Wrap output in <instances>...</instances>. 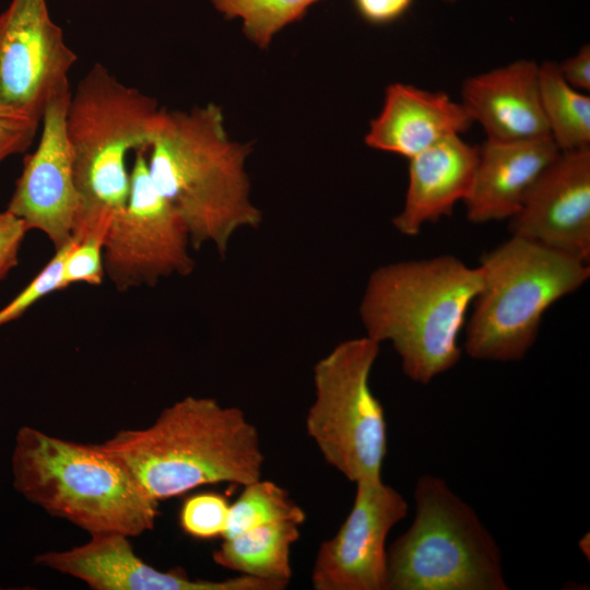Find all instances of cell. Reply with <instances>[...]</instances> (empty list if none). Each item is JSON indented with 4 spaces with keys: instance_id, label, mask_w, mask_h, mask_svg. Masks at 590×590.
I'll use <instances>...</instances> for the list:
<instances>
[{
    "instance_id": "cell-25",
    "label": "cell",
    "mask_w": 590,
    "mask_h": 590,
    "mask_svg": "<svg viewBox=\"0 0 590 590\" xmlns=\"http://www.w3.org/2000/svg\"><path fill=\"white\" fill-rule=\"evenodd\" d=\"M70 241L55 249V255L49 262L12 300L0 309V328L22 317L45 296L62 290V266Z\"/></svg>"
},
{
    "instance_id": "cell-11",
    "label": "cell",
    "mask_w": 590,
    "mask_h": 590,
    "mask_svg": "<svg viewBox=\"0 0 590 590\" xmlns=\"http://www.w3.org/2000/svg\"><path fill=\"white\" fill-rule=\"evenodd\" d=\"M355 486L347 517L318 548L311 571L315 590H387V538L405 518L408 503L381 477Z\"/></svg>"
},
{
    "instance_id": "cell-10",
    "label": "cell",
    "mask_w": 590,
    "mask_h": 590,
    "mask_svg": "<svg viewBox=\"0 0 590 590\" xmlns=\"http://www.w3.org/2000/svg\"><path fill=\"white\" fill-rule=\"evenodd\" d=\"M76 59L46 0H11L0 14V113L39 125Z\"/></svg>"
},
{
    "instance_id": "cell-7",
    "label": "cell",
    "mask_w": 590,
    "mask_h": 590,
    "mask_svg": "<svg viewBox=\"0 0 590 590\" xmlns=\"http://www.w3.org/2000/svg\"><path fill=\"white\" fill-rule=\"evenodd\" d=\"M412 524L387 550V590H507L502 551L448 483L424 474Z\"/></svg>"
},
{
    "instance_id": "cell-14",
    "label": "cell",
    "mask_w": 590,
    "mask_h": 590,
    "mask_svg": "<svg viewBox=\"0 0 590 590\" xmlns=\"http://www.w3.org/2000/svg\"><path fill=\"white\" fill-rule=\"evenodd\" d=\"M120 533L91 535L85 544L39 554L36 564L69 575L94 590H283L285 585L240 575L225 580L192 579L184 570L161 571L133 551Z\"/></svg>"
},
{
    "instance_id": "cell-21",
    "label": "cell",
    "mask_w": 590,
    "mask_h": 590,
    "mask_svg": "<svg viewBox=\"0 0 590 590\" xmlns=\"http://www.w3.org/2000/svg\"><path fill=\"white\" fill-rule=\"evenodd\" d=\"M244 489L229 506L223 539L232 538L258 526L276 521H296L303 524L306 514L288 495L272 481L256 480Z\"/></svg>"
},
{
    "instance_id": "cell-28",
    "label": "cell",
    "mask_w": 590,
    "mask_h": 590,
    "mask_svg": "<svg viewBox=\"0 0 590 590\" xmlns=\"http://www.w3.org/2000/svg\"><path fill=\"white\" fill-rule=\"evenodd\" d=\"M358 14L368 23L385 25L399 20L413 0H353Z\"/></svg>"
},
{
    "instance_id": "cell-2",
    "label": "cell",
    "mask_w": 590,
    "mask_h": 590,
    "mask_svg": "<svg viewBox=\"0 0 590 590\" xmlns=\"http://www.w3.org/2000/svg\"><path fill=\"white\" fill-rule=\"evenodd\" d=\"M97 446L157 503L206 484L244 486L261 479L264 464L245 412L202 397H185L152 425L120 429Z\"/></svg>"
},
{
    "instance_id": "cell-29",
    "label": "cell",
    "mask_w": 590,
    "mask_h": 590,
    "mask_svg": "<svg viewBox=\"0 0 590 590\" xmlns=\"http://www.w3.org/2000/svg\"><path fill=\"white\" fill-rule=\"evenodd\" d=\"M558 66L563 79L574 88L590 92V46L583 45Z\"/></svg>"
},
{
    "instance_id": "cell-30",
    "label": "cell",
    "mask_w": 590,
    "mask_h": 590,
    "mask_svg": "<svg viewBox=\"0 0 590 590\" xmlns=\"http://www.w3.org/2000/svg\"><path fill=\"white\" fill-rule=\"evenodd\" d=\"M444 1H447V2H456L457 0H444Z\"/></svg>"
},
{
    "instance_id": "cell-26",
    "label": "cell",
    "mask_w": 590,
    "mask_h": 590,
    "mask_svg": "<svg viewBox=\"0 0 590 590\" xmlns=\"http://www.w3.org/2000/svg\"><path fill=\"white\" fill-rule=\"evenodd\" d=\"M28 227L7 209L0 211V281L19 263V253Z\"/></svg>"
},
{
    "instance_id": "cell-13",
    "label": "cell",
    "mask_w": 590,
    "mask_h": 590,
    "mask_svg": "<svg viewBox=\"0 0 590 590\" xmlns=\"http://www.w3.org/2000/svg\"><path fill=\"white\" fill-rule=\"evenodd\" d=\"M512 236L590 261V146L560 151L510 219Z\"/></svg>"
},
{
    "instance_id": "cell-20",
    "label": "cell",
    "mask_w": 590,
    "mask_h": 590,
    "mask_svg": "<svg viewBox=\"0 0 590 590\" xmlns=\"http://www.w3.org/2000/svg\"><path fill=\"white\" fill-rule=\"evenodd\" d=\"M539 87L550 137L559 151L590 146V97L571 87L557 63L539 64Z\"/></svg>"
},
{
    "instance_id": "cell-6",
    "label": "cell",
    "mask_w": 590,
    "mask_h": 590,
    "mask_svg": "<svg viewBox=\"0 0 590 590\" xmlns=\"http://www.w3.org/2000/svg\"><path fill=\"white\" fill-rule=\"evenodd\" d=\"M479 267L483 283L465 321L464 351L488 362L522 359L546 310L590 276L589 262L512 235Z\"/></svg>"
},
{
    "instance_id": "cell-3",
    "label": "cell",
    "mask_w": 590,
    "mask_h": 590,
    "mask_svg": "<svg viewBox=\"0 0 590 590\" xmlns=\"http://www.w3.org/2000/svg\"><path fill=\"white\" fill-rule=\"evenodd\" d=\"M482 283L480 267L451 255L381 266L359 304L366 335L389 342L404 375L427 385L459 362V335Z\"/></svg>"
},
{
    "instance_id": "cell-22",
    "label": "cell",
    "mask_w": 590,
    "mask_h": 590,
    "mask_svg": "<svg viewBox=\"0 0 590 590\" xmlns=\"http://www.w3.org/2000/svg\"><path fill=\"white\" fill-rule=\"evenodd\" d=\"M226 19L240 17L249 40L264 49L286 25L304 17L320 0H210Z\"/></svg>"
},
{
    "instance_id": "cell-12",
    "label": "cell",
    "mask_w": 590,
    "mask_h": 590,
    "mask_svg": "<svg viewBox=\"0 0 590 590\" xmlns=\"http://www.w3.org/2000/svg\"><path fill=\"white\" fill-rule=\"evenodd\" d=\"M70 96L68 86L48 101L39 142L25 157L7 208L28 229L45 234L55 249L72 239L79 208L67 129Z\"/></svg>"
},
{
    "instance_id": "cell-4",
    "label": "cell",
    "mask_w": 590,
    "mask_h": 590,
    "mask_svg": "<svg viewBox=\"0 0 590 590\" xmlns=\"http://www.w3.org/2000/svg\"><path fill=\"white\" fill-rule=\"evenodd\" d=\"M14 489L47 514L90 535L129 538L154 528L158 503L151 499L97 445L19 428L11 456Z\"/></svg>"
},
{
    "instance_id": "cell-17",
    "label": "cell",
    "mask_w": 590,
    "mask_h": 590,
    "mask_svg": "<svg viewBox=\"0 0 590 590\" xmlns=\"http://www.w3.org/2000/svg\"><path fill=\"white\" fill-rule=\"evenodd\" d=\"M559 152L551 138L520 142L486 140L479 146L472 186L463 201L468 220L475 224L510 220Z\"/></svg>"
},
{
    "instance_id": "cell-27",
    "label": "cell",
    "mask_w": 590,
    "mask_h": 590,
    "mask_svg": "<svg viewBox=\"0 0 590 590\" xmlns=\"http://www.w3.org/2000/svg\"><path fill=\"white\" fill-rule=\"evenodd\" d=\"M38 126L0 113V164L12 155L25 152L32 144Z\"/></svg>"
},
{
    "instance_id": "cell-23",
    "label": "cell",
    "mask_w": 590,
    "mask_h": 590,
    "mask_svg": "<svg viewBox=\"0 0 590 590\" xmlns=\"http://www.w3.org/2000/svg\"><path fill=\"white\" fill-rule=\"evenodd\" d=\"M229 504L216 493H200L188 497L179 512V524L188 535L209 540L223 538L228 519Z\"/></svg>"
},
{
    "instance_id": "cell-15",
    "label": "cell",
    "mask_w": 590,
    "mask_h": 590,
    "mask_svg": "<svg viewBox=\"0 0 590 590\" xmlns=\"http://www.w3.org/2000/svg\"><path fill=\"white\" fill-rule=\"evenodd\" d=\"M460 103L483 127L487 141L551 138L540 97L539 64L533 60L519 59L469 76Z\"/></svg>"
},
{
    "instance_id": "cell-16",
    "label": "cell",
    "mask_w": 590,
    "mask_h": 590,
    "mask_svg": "<svg viewBox=\"0 0 590 590\" xmlns=\"http://www.w3.org/2000/svg\"><path fill=\"white\" fill-rule=\"evenodd\" d=\"M472 123L463 105L447 93L392 83L386 88L381 111L370 121L365 143L409 160L448 138L461 135Z\"/></svg>"
},
{
    "instance_id": "cell-5",
    "label": "cell",
    "mask_w": 590,
    "mask_h": 590,
    "mask_svg": "<svg viewBox=\"0 0 590 590\" xmlns=\"http://www.w3.org/2000/svg\"><path fill=\"white\" fill-rule=\"evenodd\" d=\"M160 109L98 63L71 93L67 129L79 196L72 238L106 237L128 200L127 155L148 146Z\"/></svg>"
},
{
    "instance_id": "cell-19",
    "label": "cell",
    "mask_w": 590,
    "mask_h": 590,
    "mask_svg": "<svg viewBox=\"0 0 590 590\" xmlns=\"http://www.w3.org/2000/svg\"><path fill=\"white\" fill-rule=\"evenodd\" d=\"M300 526L296 521H276L223 539L213 552V560L241 575L287 586L292 578L291 548L299 539Z\"/></svg>"
},
{
    "instance_id": "cell-9",
    "label": "cell",
    "mask_w": 590,
    "mask_h": 590,
    "mask_svg": "<svg viewBox=\"0 0 590 590\" xmlns=\"http://www.w3.org/2000/svg\"><path fill=\"white\" fill-rule=\"evenodd\" d=\"M134 152L128 200L111 222L103 250L105 276L121 292L186 276L194 268L188 229L154 186L146 148Z\"/></svg>"
},
{
    "instance_id": "cell-8",
    "label": "cell",
    "mask_w": 590,
    "mask_h": 590,
    "mask_svg": "<svg viewBox=\"0 0 590 590\" xmlns=\"http://www.w3.org/2000/svg\"><path fill=\"white\" fill-rule=\"evenodd\" d=\"M380 344L367 335L340 342L314 366L315 400L306 432L326 462L349 481L380 479L387 422L370 388Z\"/></svg>"
},
{
    "instance_id": "cell-1",
    "label": "cell",
    "mask_w": 590,
    "mask_h": 590,
    "mask_svg": "<svg viewBox=\"0 0 590 590\" xmlns=\"http://www.w3.org/2000/svg\"><path fill=\"white\" fill-rule=\"evenodd\" d=\"M249 143L231 141L214 104L190 111L161 108L146 158L150 177L181 216L191 247L212 245L225 257L233 236L261 224L245 170Z\"/></svg>"
},
{
    "instance_id": "cell-24",
    "label": "cell",
    "mask_w": 590,
    "mask_h": 590,
    "mask_svg": "<svg viewBox=\"0 0 590 590\" xmlns=\"http://www.w3.org/2000/svg\"><path fill=\"white\" fill-rule=\"evenodd\" d=\"M105 236L86 235L72 238L62 266V290L78 283L99 285L105 278L104 250Z\"/></svg>"
},
{
    "instance_id": "cell-18",
    "label": "cell",
    "mask_w": 590,
    "mask_h": 590,
    "mask_svg": "<svg viewBox=\"0 0 590 590\" xmlns=\"http://www.w3.org/2000/svg\"><path fill=\"white\" fill-rule=\"evenodd\" d=\"M477 156L479 145L456 135L409 158L405 201L392 220L394 228L415 236L425 223L451 215L469 194Z\"/></svg>"
}]
</instances>
